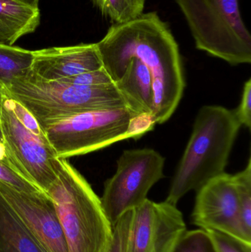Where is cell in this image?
Listing matches in <instances>:
<instances>
[{
  "mask_svg": "<svg viewBox=\"0 0 251 252\" xmlns=\"http://www.w3.org/2000/svg\"><path fill=\"white\" fill-rule=\"evenodd\" d=\"M0 127L7 154L16 170L45 192L57 177L59 158L46 136L35 134L18 121L6 94Z\"/></svg>",
  "mask_w": 251,
  "mask_h": 252,
  "instance_id": "cell-8",
  "label": "cell"
},
{
  "mask_svg": "<svg viewBox=\"0 0 251 252\" xmlns=\"http://www.w3.org/2000/svg\"><path fill=\"white\" fill-rule=\"evenodd\" d=\"M6 97H7V100L10 109L13 111V114L17 118L18 121L22 125L35 134L45 136L44 130L40 126L39 123L29 110H28L23 105L21 104L17 100L9 97L7 94H6Z\"/></svg>",
  "mask_w": 251,
  "mask_h": 252,
  "instance_id": "cell-23",
  "label": "cell"
},
{
  "mask_svg": "<svg viewBox=\"0 0 251 252\" xmlns=\"http://www.w3.org/2000/svg\"><path fill=\"white\" fill-rule=\"evenodd\" d=\"M103 67L97 44H81L34 51L30 73L44 81H59Z\"/></svg>",
  "mask_w": 251,
  "mask_h": 252,
  "instance_id": "cell-12",
  "label": "cell"
},
{
  "mask_svg": "<svg viewBox=\"0 0 251 252\" xmlns=\"http://www.w3.org/2000/svg\"><path fill=\"white\" fill-rule=\"evenodd\" d=\"M172 252H217L209 234L204 229L186 231Z\"/></svg>",
  "mask_w": 251,
  "mask_h": 252,
  "instance_id": "cell-19",
  "label": "cell"
},
{
  "mask_svg": "<svg viewBox=\"0 0 251 252\" xmlns=\"http://www.w3.org/2000/svg\"><path fill=\"white\" fill-rule=\"evenodd\" d=\"M133 210L127 212L113 226V238L108 252H128Z\"/></svg>",
  "mask_w": 251,
  "mask_h": 252,
  "instance_id": "cell-20",
  "label": "cell"
},
{
  "mask_svg": "<svg viewBox=\"0 0 251 252\" xmlns=\"http://www.w3.org/2000/svg\"><path fill=\"white\" fill-rule=\"evenodd\" d=\"M94 7L113 25H122L144 13L146 0H91Z\"/></svg>",
  "mask_w": 251,
  "mask_h": 252,
  "instance_id": "cell-17",
  "label": "cell"
},
{
  "mask_svg": "<svg viewBox=\"0 0 251 252\" xmlns=\"http://www.w3.org/2000/svg\"><path fill=\"white\" fill-rule=\"evenodd\" d=\"M0 141L3 142L2 133H1V127H0Z\"/></svg>",
  "mask_w": 251,
  "mask_h": 252,
  "instance_id": "cell-27",
  "label": "cell"
},
{
  "mask_svg": "<svg viewBox=\"0 0 251 252\" xmlns=\"http://www.w3.org/2000/svg\"><path fill=\"white\" fill-rule=\"evenodd\" d=\"M6 91L4 87L0 85V114H1V108H2L3 100L5 97Z\"/></svg>",
  "mask_w": 251,
  "mask_h": 252,
  "instance_id": "cell-26",
  "label": "cell"
},
{
  "mask_svg": "<svg viewBox=\"0 0 251 252\" xmlns=\"http://www.w3.org/2000/svg\"><path fill=\"white\" fill-rule=\"evenodd\" d=\"M241 126L234 110L220 106L202 107L165 201L177 205L186 194L225 173Z\"/></svg>",
  "mask_w": 251,
  "mask_h": 252,
  "instance_id": "cell-2",
  "label": "cell"
},
{
  "mask_svg": "<svg viewBox=\"0 0 251 252\" xmlns=\"http://www.w3.org/2000/svg\"><path fill=\"white\" fill-rule=\"evenodd\" d=\"M192 223L200 229L218 231L251 244L243 230L234 175L222 173L197 189Z\"/></svg>",
  "mask_w": 251,
  "mask_h": 252,
  "instance_id": "cell-9",
  "label": "cell"
},
{
  "mask_svg": "<svg viewBox=\"0 0 251 252\" xmlns=\"http://www.w3.org/2000/svg\"><path fill=\"white\" fill-rule=\"evenodd\" d=\"M186 231L176 205L147 198L133 210L128 252H172Z\"/></svg>",
  "mask_w": 251,
  "mask_h": 252,
  "instance_id": "cell-10",
  "label": "cell"
},
{
  "mask_svg": "<svg viewBox=\"0 0 251 252\" xmlns=\"http://www.w3.org/2000/svg\"><path fill=\"white\" fill-rule=\"evenodd\" d=\"M45 192L58 218L67 252H109L113 226L100 198L67 159L59 158L57 177Z\"/></svg>",
  "mask_w": 251,
  "mask_h": 252,
  "instance_id": "cell-3",
  "label": "cell"
},
{
  "mask_svg": "<svg viewBox=\"0 0 251 252\" xmlns=\"http://www.w3.org/2000/svg\"><path fill=\"white\" fill-rule=\"evenodd\" d=\"M217 252H251V244L215 230H206Z\"/></svg>",
  "mask_w": 251,
  "mask_h": 252,
  "instance_id": "cell-22",
  "label": "cell"
},
{
  "mask_svg": "<svg viewBox=\"0 0 251 252\" xmlns=\"http://www.w3.org/2000/svg\"><path fill=\"white\" fill-rule=\"evenodd\" d=\"M240 200V215L243 230L251 241V159L240 173L234 175Z\"/></svg>",
  "mask_w": 251,
  "mask_h": 252,
  "instance_id": "cell-18",
  "label": "cell"
},
{
  "mask_svg": "<svg viewBox=\"0 0 251 252\" xmlns=\"http://www.w3.org/2000/svg\"><path fill=\"white\" fill-rule=\"evenodd\" d=\"M165 158L150 148L126 150L116 173L105 183L102 206L112 226L127 212L141 205L153 185L164 178Z\"/></svg>",
  "mask_w": 251,
  "mask_h": 252,
  "instance_id": "cell-7",
  "label": "cell"
},
{
  "mask_svg": "<svg viewBox=\"0 0 251 252\" xmlns=\"http://www.w3.org/2000/svg\"><path fill=\"white\" fill-rule=\"evenodd\" d=\"M34 51L0 43V85L4 89L31 72Z\"/></svg>",
  "mask_w": 251,
  "mask_h": 252,
  "instance_id": "cell-16",
  "label": "cell"
},
{
  "mask_svg": "<svg viewBox=\"0 0 251 252\" xmlns=\"http://www.w3.org/2000/svg\"><path fill=\"white\" fill-rule=\"evenodd\" d=\"M198 50L232 66L251 63V35L240 0H174Z\"/></svg>",
  "mask_w": 251,
  "mask_h": 252,
  "instance_id": "cell-4",
  "label": "cell"
},
{
  "mask_svg": "<svg viewBox=\"0 0 251 252\" xmlns=\"http://www.w3.org/2000/svg\"><path fill=\"white\" fill-rule=\"evenodd\" d=\"M142 116L128 107L100 109L59 118L41 127L57 158L67 159L139 138Z\"/></svg>",
  "mask_w": 251,
  "mask_h": 252,
  "instance_id": "cell-6",
  "label": "cell"
},
{
  "mask_svg": "<svg viewBox=\"0 0 251 252\" xmlns=\"http://www.w3.org/2000/svg\"><path fill=\"white\" fill-rule=\"evenodd\" d=\"M234 111L240 125L251 127V79L248 80L243 87L241 102Z\"/></svg>",
  "mask_w": 251,
  "mask_h": 252,
  "instance_id": "cell-24",
  "label": "cell"
},
{
  "mask_svg": "<svg viewBox=\"0 0 251 252\" xmlns=\"http://www.w3.org/2000/svg\"><path fill=\"white\" fill-rule=\"evenodd\" d=\"M5 91L29 111L41 127L55 120L87 111L128 107L115 83L103 87H79L44 81L29 72L13 81Z\"/></svg>",
  "mask_w": 251,
  "mask_h": 252,
  "instance_id": "cell-5",
  "label": "cell"
},
{
  "mask_svg": "<svg viewBox=\"0 0 251 252\" xmlns=\"http://www.w3.org/2000/svg\"><path fill=\"white\" fill-rule=\"evenodd\" d=\"M97 44L103 67L113 82L131 59L141 61L153 76L155 123L167 121L176 110L185 88L182 60L170 29L156 12L112 25Z\"/></svg>",
  "mask_w": 251,
  "mask_h": 252,
  "instance_id": "cell-1",
  "label": "cell"
},
{
  "mask_svg": "<svg viewBox=\"0 0 251 252\" xmlns=\"http://www.w3.org/2000/svg\"><path fill=\"white\" fill-rule=\"evenodd\" d=\"M114 83L131 110L139 116L153 118V76L141 61L131 58L124 66L119 80Z\"/></svg>",
  "mask_w": 251,
  "mask_h": 252,
  "instance_id": "cell-13",
  "label": "cell"
},
{
  "mask_svg": "<svg viewBox=\"0 0 251 252\" xmlns=\"http://www.w3.org/2000/svg\"><path fill=\"white\" fill-rule=\"evenodd\" d=\"M40 23L38 8L16 0H0V43L13 45L23 35L32 33Z\"/></svg>",
  "mask_w": 251,
  "mask_h": 252,
  "instance_id": "cell-14",
  "label": "cell"
},
{
  "mask_svg": "<svg viewBox=\"0 0 251 252\" xmlns=\"http://www.w3.org/2000/svg\"><path fill=\"white\" fill-rule=\"evenodd\" d=\"M16 1H19V2L26 4V5L29 6V7L38 8V1L39 0H16Z\"/></svg>",
  "mask_w": 251,
  "mask_h": 252,
  "instance_id": "cell-25",
  "label": "cell"
},
{
  "mask_svg": "<svg viewBox=\"0 0 251 252\" xmlns=\"http://www.w3.org/2000/svg\"><path fill=\"white\" fill-rule=\"evenodd\" d=\"M57 81L71 84V85L85 87H103V86L111 85L114 83L104 67L97 70L90 71V72L74 75V76L59 80Z\"/></svg>",
  "mask_w": 251,
  "mask_h": 252,
  "instance_id": "cell-21",
  "label": "cell"
},
{
  "mask_svg": "<svg viewBox=\"0 0 251 252\" xmlns=\"http://www.w3.org/2000/svg\"><path fill=\"white\" fill-rule=\"evenodd\" d=\"M0 195L46 252H67L54 206L46 192H28L0 182Z\"/></svg>",
  "mask_w": 251,
  "mask_h": 252,
  "instance_id": "cell-11",
  "label": "cell"
},
{
  "mask_svg": "<svg viewBox=\"0 0 251 252\" xmlns=\"http://www.w3.org/2000/svg\"><path fill=\"white\" fill-rule=\"evenodd\" d=\"M0 252H46L0 195Z\"/></svg>",
  "mask_w": 251,
  "mask_h": 252,
  "instance_id": "cell-15",
  "label": "cell"
}]
</instances>
